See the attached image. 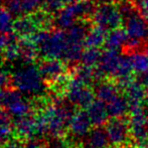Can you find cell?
Segmentation results:
<instances>
[{
	"mask_svg": "<svg viewBox=\"0 0 148 148\" xmlns=\"http://www.w3.org/2000/svg\"><path fill=\"white\" fill-rule=\"evenodd\" d=\"M47 148H72V144L64 137H57L53 138V140L47 145Z\"/></svg>",
	"mask_w": 148,
	"mask_h": 148,
	"instance_id": "32",
	"label": "cell"
},
{
	"mask_svg": "<svg viewBox=\"0 0 148 148\" xmlns=\"http://www.w3.org/2000/svg\"><path fill=\"white\" fill-rule=\"evenodd\" d=\"M127 42H128V35L126 33V30L123 28L117 27L107 32L105 41L106 49L119 51L122 47H126Z\"/></svg>",
	"mask_w": 148,
	"mask_h": 148,
	"instance_id": "17",
	"label": "cell"
},
{
	"mask_svg": "<svg viewBox=\"0 0 148 148\" xmlns=\"http://www.w3.org/2000/svg\"><path fill=\"white\" fill-rule=\"evenodd\" d=\"M17 33H2L0 32V51H3L4 49L7 47L9 43L14 42V41H17Z\"/></svg>",
	"mask_w": 148,
	"mask_h": 148,
	"instance_id": "30",
	"label": "cell"
},
{
	"mask_svg": "<svg viewBox=\"0 0 148 148\" xmlns=\"http://www.w3.org/2000/svg\"><path fill=\"white\" fill-rule=\"evenodd\" d=\"M45 0H22V9L23 13L32 14L43 6Z\"/></svg>",
	"mask_w": 148,
	"mask_h": 148,
	"instance_id": "27",
	"label": "cell"
},
{
	"mask_svg": "<svg viewBox=\"0 0 148 148\" xmlns=\"http://www.w3.org/2000/svg\"><path fill=\"white\" fill-rule=\"evenodd\" d=\"M13 14L6 7H0V32L10 33L12 32L14 26Z\"/></svg>",
	"mask_w": 148,
	"mask_h": 148,
	"instance_id": "25",
	"label": "cell"
},
{
	"mask_svg": "<svg viewBox=\"0 0 148 148\" xmlns=\"http://www.w3.org/2000/svg\"><path fill=\"white\" fill-rule=\"evenodd\" d=\"M20 58V49L18 40L11 42L2 51V59L6 62H14Z\"/></svg>",
	"mask_w": 148,
	"mask_h": 148,
	"instance_id": "26",
	"label": "cell"
},
{
	"mask_svg": "<svg viewBox=\"0 0 148 148\" xmlns=\"http://www.w3.org/2000/svg\"><path fill=\"white\" fill-rule=\"evenodd\" d=\"M39 71L41 73L45 84L53 85L62 77L66 75V62L60 59H47L39 64Z\"/></svg>",
	"mask_w": 148,
	"mask_h": 148,
	"instance_id": "9",
	"label": "cell"
},
{
	"mask_svg": "<svg viewBox=\"0 0 148 148\" xmlns=\"http://www.w3.org/2000/svg\"><path fill=\"white\" fill-rule=\"evenodd\" d=\"M0 124L11 126V114L4 107H0Z\"/></svg>",
	"mask_w": 148,
	"mask_h": 148,
	"instance_id": "35",
	"label": "cell"
},
{
	"mask_svg": "<svg viewBox=\"0 0 148 148\" xmlns=\"http://www.w3.org/2000/svg\"><path fill=\"white\" fill-rule=\"evenodd\" d=\"M23 140L16 137V138H10L2 148H23Z\"/></svg>",
	"mask_w": 148,
	"mask_h": 148,
	"instance_id": "36",
	"label": "cell"
},
{
	"mask_svg": "<svg viewBox=\"0 0 148 148\" xmlns=\"http://www.w3.org/2000/svg\"><path fill=\"white\" fill-rule=\"evenodd\" d=\"M107 105L108 113L111 118L124 117V115L129 111V103L125 96L119 95L114 100L110 101Z\"/></svg>",
	"mask_w": 148,
	"mask_h": 148,
	"instance_id": "22",
	"label": "cell"
},
{
	"mask_svg": "<svg viewBox=\"0 0 148 148\" xmlns=\"http://www.w3.org/2000/svg\"><path fill=\"white\" fill-rule=\"evenodd\" d=\"M119 89H120V87L118 86L116 82L107 81V82H103L98 85L95 91V95L97 99L101 100L107 104L120 95Z\"/></svg>",
	"mask_w": 148,
	"mask_h": 148,
	"instance_id": "18",
	"label": "cell"
},
{
	"mask_svg": "<svg viewBox=\"0 0 148 148\" xmlns=\"http://www.w3.org/2000/svg\"><path fill=\"white\" fill-rule=\"evenodd\" d=\"M133 2L139 13L148 20V0H134Z\"/></svg>",
	"mask_w": 148,
	"mask_h": 148,
	"instance_id": "33",
	"label": "cell"
},
{
	"mask_svg": "<svg viewBox=\"0 0 148 148\" xmlns=\"http://www.w3.org/2000/svg\"><path fill=\"white\" fill-rule=\"evenodd\" d=\"M91 19L96 25L101 26L107 31L120 27L124 22L120 4L113 1L102 2L96 6Z\"/></svg>",
	"mask_w": 148,
	"mask_h": 148,
	"instance_id": "4",
	"label": "cell"
},
{
	"mask_svg": "<svg viewBox=\"0 0 148 148\" xmlns=\"http://www.w3.org/2000/svg\"><path fill=\"white\" fill-rule=\"evenodd\" d=\"M12 84V77L5 71H0V90L8 89Z\"/></svg>",
	"mask_w": 148,
	"mask_h": 148,
	"instance_id": "34",
	"label": "cell"
},
{
	"mask_svg": "<svg viewBox=\"0 0 148 148\" xmlns=\"http://www.w3.org/2000/svg\"><path fill=\"white\" fill-rule=\"evenodd\" d=\"M73 78H75L86 86H90V85L94 84L96 81L102 79L103 77L100 74L97 68L95 69L94 66H90L83 64L82 66H76L74 74H73Z\"/></svg>",
	"mask_w": 148,
	"mask_h": 148,
	"instance_id": "16",
	"label": "cell"
},
{
	"mask_svg": "<svg viewBox=\"0 0 148 148\" xmlns=\"http://www.w3.org/2000/svg\"><path fill=\"white\" fill-rule=\"evenodd\" d=\"M5 6L13 15H20L23 13L22 0H5Z\"/></svg>",
	"mask_w": 148,
	"mask_h": 148,
	"instance_id": "29",
	"label": "cell"
},
{
	"mask_svg": "<svg viewBox=\"0 0 148 148\" xmlns=\"http://www.w3.org/2000/svg\"><path fill=\"white\" fill-rule=\"evenodd\" d=\"M69 45L64 29H55L49 32L47 38L38 45L39 53L47 59H62Z\"/></svg>",
	"mask_w": 148,
	"mask_h": 148,
	"instance_id": "5",
	"label": "cell"
},
{
	"mask_svg": "<svg viewBox=\"0 0 148 148\" xmlns=\"http://www.w3.org/2000/svg\"><path fill=\"white\" fill-rule=\"evenodd\" d=\"M86 109L93 126H103L104 124L108 122V118L110 117V115L108 113L107 105H106L105 102L101 101L99 99H96Z\"/></svg>",
	"mask_w": 148,
	"mask_h": 148,
	"instance_id": "13",
	"label": "cell"
},
{
	"mask_svg": "<svg viewBox=\"0 0 148 148\" xmlns=\"http://www.w3.org/2000/svg\"><path fill=\"white\" fill-rule=\"evenodd\" d=\"M13 29L20 36H31L39 30V27L32 14H26L20 15L14 21Z\"/></svg>",
	"mask_w": 148,
	"mask_h": 148,
	"instance_id": "15",
	"label": "cell"
},
{
	"mask_svg": "<svg viewBox=\"0 0 148 148\" xmlns=\"http://www.w3.org/2000/svg\"><path fill=\"white\" fill-rule=\"evenodd\" d=\"M93 126L87 111H77L70 121L69 129L72 135L76 137H84L88 135Z\"/></svg>",
	"mask_w": 148,
	"mask_h": 148,
	"instance_id": "12",
	"label": "cell"
},
{
	"mask_svg": "<svg viewBox=\"0 0 148 148\" xmlns=\"http://www.w3.org/2000/svg\"><path fill=\"white\" fill-rule=\"evenodd\" d=\"M125 97L128 100L129 111L132 112L144 108V102L146 101V90L141 81L132 80L123 88Z\"/></svg>",
	"mask_w": 148,
	"mask_h": 148,
	"instance_id": "10",
	"label": "cell"
},
{
	"mask_svg": "<svg viewBox=\"0 0 148 148\" xmlns=\"http://www.w3.org/2000/svg\"><path fill=\"white\" fill-rule=\"evenodd\" d=\"M95 2H99V3H102V2H109V1H114V0H93Z\"/></svg>",
	"mask_w": 148,
	"mask_h": 148,
	"instance_id": "39",
	"label": "cell"
},
{
	"mask_svg": "<svg viewBox=\"0 0 148 148\" xmlns=\"http://www.w3.org/2000/svg\"><path fill=\"white\" fill-rule=\"evenodd\" d=\"M106 36H107V30L95 24L87 32L85 38V47L101 49L103 45H105Z\"/></svg>",
	"mask_w": 148,
	"mask_h": 148,
	"instance_id": "19",
	"label": "cell"
},
{
	"mask_svg": "<svg viewBox=\"0 0 148 148\" xmlns=\"http://www.w3.org/2000/svg\"><path fill=\"white\" fill-rule=\"evenodd\" d=\"M66 6L64 0H45L43 9L49 13H58Z\"/></svg>",
	"mask_w": 148,
	"mask_h": 148,
	"instance_id": "28",
	"label": "cell"
},
{
	"mask_svg": "<svg viewBox=\"0 0 148 148\" xmlns=\"http://www.w3.org/2000/svg\"><path fill=\"white\" fill-rule=\"evenodd\" d=\"M132 148H148V144L145 146H137V147H132Z\"/></svg>",
	"mask_w": 148,
	"mask_h": 148,
	"instance_id": "40",
	"label": "cell"
},
{
	"mask_svg": "<svg viewBox=\"0 0 148 148\" xmlns=\"http://www.w3.org/2000/svg\"><path fill=\"white\" fill-rule=\"evenodd\" d=\"M105 129L107 131L110 144H112L114 147L124 145L130 135L129 122L123 117L112 118L106 123Z\"/></svg>",
	"mask_w": 148,
	"mask_h": 148,
	"instance_id": "8",
	"label": "cell"
},
{
	"mask_svg": "<svg viewBox=\"0 0 148 148\" xmlns=\"http://www.w3.org/2000/svg\"><path fill=\"white\" fill-rule=\"evenodd\" d=\"M129 58L131 60L133 72L135 74L140 76L148 74V51L135 49L131 51Z\"/></svg>",
	"mask_w": 148,
	"mask_h": 148,
	"instance_id": "20",
	"label": "cell"
},
{
	"mask_svg": "<svg viewBox=\"0 0 148 148\" xmlns=\"http://www.w3.org/2000/svg\"><path fill=\"white\" fill-rule=\"evenodd\" d=\"M13 87L25 94H38L45 89L43 80L39 69L33 64H26L25 66L18 69L12 76Z\"/></svg>",
	"mask_w": 148,
	"mask_h": 148,
	"instance_id": "2",
	"label": "cell"
},
{
	"mask_svg": "<svg viewBox=\"0 0 148 148\" xmlns=\"http://www.w3.org/2000/svg\"><path fill=\"white\" fill-rule=\"evenodd\" d=\"M129 129L132 140L137 146H145L148 144V113L144 108L130 112Z\"/></svg>",
	"mask_w": 148,
	"mask_h": 148,
	"instance_id": "7",
	"label": "cell"
},
{
	"mask_svg": "<svg viewBox=\"0 0 148 148\" xmlns=\"http://www.w3.org/2000/svg\"><path fill=\"white\" fill-rule=\"evenodd\" d=\"M13 125L16 137L21 140L36 138V120L30 114L15 118Z\"/></svg>",
	"mask_w": 148,
	"mask_h": 148,
	"instance_id": "11",
	"label": "cell"
},
{
	"mask_svg": "<svg viewBox=\"0 0 148 148\" xmlns=\"http://www.w3.org/2000/svg\"><path fill=\"white\" fill-rule=\"evenodd\" d=\"M64 96L71 104L82 108H87L95 100V94L89 86L82 84L73 77L66 86Z\"/></svg>",
	"mask_w": 148,
	"mask_h": 148,
	"instance_id": "6",
	"label": "cell"
},
{
	"mask_svg": "<svg viewBox=\"0 0 148 148\" xmlns=\"http://www.w3.org/2000/svg\"><path fill=\"white\" fill-rule=\"evenodd\" d=\"M76 1H78V0H64V4H66V5L72 4V3H74V2H76Z\"/></svg>",
	"mask_w": 148,
	"mask_h": 148,
	"instance_id": "38",
	"label": "cell"
},
{
	"mask_svg": "<svg viewBox=\"0 0 148 148\" xmlns=\"http://www.w3.org/2000/svg\"><path fill=\"white\" fill-rule=\"evenodd\" d=\"M45 145L38 140V138H31L26 140L23 148H45Z\"/></svg>",
	"mask_w": 148,
	"mask_h": 148,
	"instance_id": "37",
	"label": "cell"
},
{
	"mask_svg": "<svg viewBox=\"0 0 148 148\" xmlns=\"http://www.w3.org/2000/svg\"><path fill=\"white\" fill-rule=\"evenodd\" d=\"M124 27L128 35L126 49L131 51L138 49L148 39V20L137 9H134L124 16Z\"/></svg>",
	"mask_w": 148,
	"mask_h": 148,
	"instance_id": "3",
	"label": "cell"
},
{
	"mask_svg": "<svg viewBox=\"0 0 148 148\" xmlns=\"http://www.w3.org/2000/svg\"><path fill=\"white\" fill-rule=\"evenodd\" d=\"M95 7L93 0H78L74 3L66 5L57 13L56 24L60 29L66 30L78 22V20L92 18Z\"/></svg>",
	"mask_w": 148,
	"mask_h": 148,
	"instance_id": "1",
	"label": "cell"
},
{
	"mask_svg": "<svg viewBox=\"0 0 148 148\" xmlns=\"http://www.w3.org/2000/svg\"><path fill=\"white\" fill-rule=\"evenodd\" d=\"M110 143L107 131L102 126H98L90 131L87 138V144L89 148H107Z\"/></svg>",
	"mask_w": 148,
	"mask_h": 148,
	"instance_id": "21",
	"label": "cell"
},
{
	"mask_svg": "<svg viewBox=\"0 0 148 148\" xmlns=\"http://www.w3.org/2000/svg\"><path fill=\"white\" fill-rule=\"evenodd\" d=\"M20 49V59L25 64H33L38 58L39 49L30 36H21L18 39Z\"/></svg>",
	"mask_w": 148,
	"mask_h": 148,
	"instance_id": "14",
	"label": "cell"
},
{
	"mask_svg": "<svg viewBox=\"0 0 148 148\" xmlns=\"http://www.w3.org/2000/svg\"><path fill=\"white\" fill-rule=\"evenodd\" d=\"M6 109L11 114V116L17 118L30 114L31 110H32V106H31V103H28L23 98H21V99L12 103L11 105H9Z\"/></svg>",
	"mask_w": 148,
	"mask_h": 148,
	"instance_id": "23",
	"label": "cell"
},
{
	"mask_svg": "<svg viewBox=\"0 0 148 148\" xmlns=\"http://www.w3.org/2000/svg\"><path fill=\"white\" fill-rule=\"evenodd\" d=\"M11 126L0 124V148L3 147L6 144V142L11 138Z\"/></svg>",
	"mask_w": 148,
	"mask_h": 148,
	"instance_id": "31",
	"label": "cell"
},
{
	"mask_svg": "<svg viewBox=\"0 0 148 148\" xmlns=\"http://www.w3.org/2000/svg\"><path fill=\"white\" fill-rule=\"evenodd\" d=\"M102 53L100 49H95V47H87L84 49L82 55L81 62L82 64H87L90 66H97L99 64L100 60L102 58Z\"/></svg>",
	"mask_w": 148,
	"mask_h": 148,
	"instance_id": "24",
	"label": "cell"
}]
</instances>
